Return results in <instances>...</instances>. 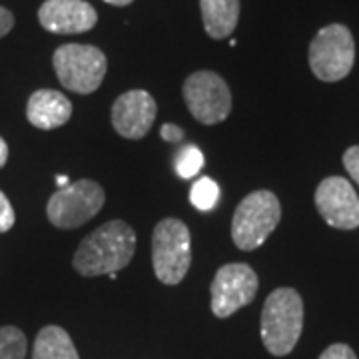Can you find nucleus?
Here are the masks:
<instances>
[{"label":"nucleus","instance_id":"nucleus-5","mask_svg":"<svg viewBox=\"0 0 359 359\" xmlns=\"http://www.w3.org/2000/svg\"><path fill=\"white\" fill-rule=\"evenodd\" d=\"M355 62V42L344 25L323 26L309 44V68L323 82H339Z\"/></svg>","mask_w":359,"mask_h":359},{"label":"nucleus","instance_id":"nucleus-1","mask_svg":"<svg viewBox=\"0 0 359 359\" xmlns=\"http://www.w3.org/2000/svg\"><path fill=\"white\" fill-rule=\"evenodd\" d=\"M136 252V233L126 222L112 219L94 230L78 245L74 269L84 278L120 271L128 266Z\"/></svg>","mask_w":359,"mask_h":359},{"label":"nucleus","instance_id":"nucleus-17","mask_svg":"<svg viewBox=\"0 0 359 359\" xmlns=\"http://www.w3.org/2000/svg\"><path fill=\"white\" fill-rule=\"evenodd\" d=\"M218 198L219 186L212 178H200L194 182L192 190H190V202L194 208L208 212L218 204Z\"/></svg>","mask_w":359,"mask_h":359},{"label":"nucleus","instance_id":"nucleus-10","mask_svg":"<svg viewBox=\"0 0 359 359\" xmlns=\"http://www.w3.org/2000/svg\"><path fill=\"white\" fill-rule=\"evenodd\" d=\"M316 205L327 226L337 230L359 228V196L346 178L323 180L316 190Z\"/></svg>","mask_w":359,"mask_h":359},{"label":"nucleus","instance_id":"nucleus-23","mask_svg":"<svg viewBox=\"0 0 359 359\" xmlns=\"http://www.w3.org/2000/svg\"><path fill=\"white\" fill-rule=\"evenodd\" d=\"M14 26V16L11 11H6L4 6H0V39L6 36Z\"/></svg>","mask_w":359,"mask_h":359},{"label":"nucleus","instance_id":"nucleus-7","mask_svg":"<svg viewBox=\"0 0 359 359\" xmlns=\"http://www.w3.org/2000/svg\"><path fill=\"white\" fill-rule=\"evenodd\" d=\"M104 200L106 196L98 182L78 180L52 196L46 205V214L52 226L60 230H74L102 210Z\"/></svg>","mask_w":359,"mask_h":359},{"label":"nucleus","instance_id":"nucleus-18","mask_svg":"<svg viewBox=\"0 0 359 359\" xmlns=\"http://www.w3.org/2000/svg\"><path fill=\"white\" fill-rule=\"evenodd\" d=\"M202 168H204V154L198 146H186L184 150H180L176 158V172L180 178H194Z\"/></svg>","mask_w":359,"mask_h":359},{"label":"nucleus","instance_id":"nucleus-15","mask_svg":"<svg viewBox=\"0 0 359 359\" xmlns=\"http://www.w3.org/2000/svg\"><path fill=\"white\" fill-rule=\"evenodd\" d=\"M32 359H80L70 335L58 325L42 327L34 341Z\"/></svg>","mask_w":359,"mask_h":359},{"label":"nucleus","instance_id":"nucleus-19","mask_svg":"<svg viewBox=\"0 0 359 359\" xmlns=\"http://www.w3.org/2000/svg\"><path fill=\"white\" fill-rule=\"evenodd\" d=\"M14 222H16V216H14L13 205L8 202V198L0 192V233L13 230Z\"/></svg>","mask_w":359,"mask_h":359},{"label":"nucleus","instance_id":"nucleus-16","mask_svg":"<svg viewBox=\"0 0 359 359\" xmlns=\"http://www.w3.org/2000/svg\"><path fill=\"white\" fill-rule=\"evenodd\" d=\"M26 358V335L14 327H0V359H25Z\"/></svg>","mask_w":359,"mask_h":359},{"label":"nucleus","instance_id":"nucleus-2","mask_svg":"<svg viewBox=\"0 0 359 359\" xmlns=\"http://www.w3.org/2000/svg\"><path fill=\"white\" fill-rule=\"evenodd\" d=\"M304 330V302L294 287L271 292L262 309V341L271 355H287Z\"/></svg>","mask_w":359,"mask_h":359},{"label":"nucleus","instance_id":"nucleus-26","mask_svg":"<svg viewBox=\"0 0 359 359\" xmlns=\"http://www.w3.org/2000/svg\"><path fill=\"white\" fill-rule=\"evenodd\" d=\"M56 184H58L60 188H65V186H68V184H70V180L66 178V176H58V178H56Z\"/></svg>","mask_w":359,"mask_h":359},{"label":"nucleus","instance_id":"nucleus-27","mask_svg":"<svg viewBox=\"0 0 359 359\" xmlns=\"http://www.w3.org/2000/svg\"><path fill=\"white\" fill-rule=\"evenodd\" d=\"M108 278H110V280H116V278H118V271H112V273H108Z\"/></svg>","mask_w":359,"mask_h":359},{"label":"nucleus","instance_id":"nucleus-6","mask_svg":"<svg viewBox=\"0 0 359 359\" xmlns=\"http://www.w3.org/2000/svg\"><path fill=\"white\" fill-rule=\"evenodd\" d=\"M56 76L66 90L92 94L100 88L106 76V56L90 44H65L52 56Z\"/></svg>","mask_w":359,"mask_h":359},{"label":"nucleus","instance_id":"nucleus-3","mask_svg":"<svg viewBox=\"0 0 359 359\" xmlns=\"http://www.w3.org/2000/svg\"><path fill=\"white\" fill-rule=\"evenodd\" d=\"M280 218H282V205L276 194L269 190L248 194L236 208V214L231 219L233 244L244 252L256 250L278 228Z\"/></svg>","mask_w":359,"mask_h":359},{"label":"nucleus","instance_id":"nucleus-4","mask_svg":"<svg viewBox=\"0 0 359 359\" xmlns=\"http://www.w3.org/2000/svg\"><path fill=\"white\" fill-rule=\"evenodd\" d=\"M192 264V238L184 222L166 218L158 222L152 236V266L156 278L166 285H178Z\"/></svg>","mask_w":359,"mask_h":359},{"label":"nucleus","instance_id":"nucleus-24","mask_svg":"<svg viewBox=\"0 0 359 359\" xmlns=\"http://www.w3.org/2000/svg\"><path fill=\"white\" fill-rule=\"evenodd\" d=\"M6 160H8V144L0 138V168L6 164Z\"/></svg>","mask_w":359,"mask_h":359},{"label":"nucleus","instance_id":"nucleus-14","mask_svg":"<svg viewBox=\"0 0 359 359\" xmlns=\"http://www.w3.org/2000/svg\"><path fill=\"white\" fill-rule=\"evenodd\" d=\"M205 32L214 40L228 39L240 18V0H200Z\"/></svg>","mask_w":359,"mask_h":359},{"label":"nucleus","instance_id":"nucleus-22","mask_svg":"<svg viewBox=\"0 0 359 359\" xmlns=\"http://www.w3.org/2000/svg\"><path fill=\"white\" fill-rule=\"evenodd\" d=\"M160 136L166 142H180L184 138V130L176 126V124H164L160 130Z\"/></svg>","mask_w":359,"mask_h":359},{"label":"nucleus","instance_id":"nucleus-20","mask_svg":"<svg viewBox=\"0 0 359 359\" xmlns=\"http://www.w3.org/2000/svg\"><path fill=\"white\" fill-rule=\"evenodd\" d=\"M344 166H346L347 174L359 186V146H351L344 154Z\"/></svg>","mask_w":359,"mask_h":359},{"label":"nucleus","instance_id":"nucleus-12","mask_svg":"<svg viewBox=\"0 0 359 359\" xmlns=\"http://www.w3.org/2000/svg\"><path fill=\"white\" fill-rule=\"evenodd\" d=\"M39 20L52 34H80L96 26L98 14L84 0H46L40 6Z\"/></svg>","mask_w":359,"mask_h":359},{"label":"nucleus","instance_id":"nucleus-11","mask_svg":"<svg viewBox=\"0 0 359 359\" xmlns=\"http://www.w3.org/2000/svg\"><path fill=\"white\" fill-rule=\"evenodd\" d=\"M156 120V100L146 90H128L112 106V126L126 140L144 138Z\"/></svg>","mask_w":359,"mask_h":359},{"label":"nucleus","instance_id":"nucleus-8","mask_svg":"<svg viewBox=\"0 0 359 359\" xmlns=\"http://www.w3.org/2000/svg\"><path fill=\"white\" fill-rule=\"evenodd\" d=\"M184 100L192 116L205 126L224 122L231 112V92L226 80L210 70H200L186 78Z\"/></svg>","mask_w":359,"mask_h":359},{"label":"nucleus","instance_id":"nucleus-9","mask_svg":"<svg viewBox=\"0 0 359 359\" xmlns=\"http://www.w3.org/2000/svg\"><path fill=\"white\" fill-rule=\"evenodd\" d=\"M257 276L248 264H226L216 271L210 285L212 313L216 318H230L238 309L254 302L257 294Z\"/></svg>","mask_w":359,"mask_h":359},{"label":"nucleus","instance_id":"nucleus-13","mask_svg":"<svg viewBox=\"0 0 359 359\" xmlns=\"http://www.w3.org/2000/svg\"><path fill=\"white\" fill-rule=\"evenodd\" d=\"M26 116L34 128H60L72 116V104L58 90H36L28 100Z\"/></svg>","mask_w":359,"mask_h":359},{"label":"nucleus","instance_id":"nucleus-25","mask_svg":"<svg viewBox=\"0 0 359 359\" xmlns=\"http://www.w3.org/2000/svg\"><path fill=\"white\" fill-rule=\"evenodd\" d=\"M104 2H108L112 6H128L132 0H104Z\"/></svg>","mask_w":359,"mask_h":359},{"label":"nucleus","instance_id":"nucleus-21","mask_svg":"<svg viewBox=\"0 0 359 359\" xmlns=\"http://www.w3.org/2000/svg\"><path fill=\"white\" fill-rule=\"evenodd\" d=\"M320 359H358L353 349L346 344H334L330 346L323 353L320 355Z\"/></svg>","mask_w":359,"mask_h":359}]
</instances>
